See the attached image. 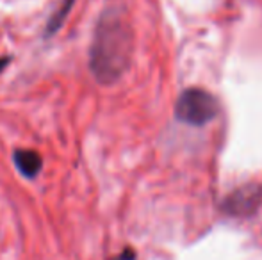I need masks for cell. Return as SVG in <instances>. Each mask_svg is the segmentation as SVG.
I'll return each mask as SVG.
<instances>
[{
	"mask_svg": "<svg viewBox=\"0 0 262 260\" xmlns=\"http://www.w3.org/2000/svg\"><path fill=\"white\" fill-rule=\"evenodd\" d=\"M132 29L125 13L107 7L98 18L90 49V69L102 86L118 82L132 59Z\"/></svg>",
	"mask_w": 262,
	"mask_h": 260,
	"instance_id": "obj_1",
	"label": "cell"
},
{
	"mask_svg": "<svg viewBox=\"0 0 262 260\" xmlns=\"http://www.w3.org/2000/svg\"><path fill=\"white\" fill-rule=\"evenodd\" d=\"M220 112L217 100L205 89L189 87L179 97L175 104L177 120L194 127H204L212 122Z\"/></svg>",
	"mask_w": 262,
	"mask_h": 260,
	"instance_id": "obj_2",
	"label": "cell"
},
{
	"mask_svg": "<svg viewBox=\"0 0 262 260\" xmlns=\"http://www.w3.org/2000/svg\"><path fill=\"white\" fill-rule=\"evenodd\" d=\"M262 203V187L260 185H243L230 193L223 201V210L235 218H245L259 208Z\"/></svg>",
	"mask_w": 262,
	"mask_h": 260,
	"instance_id": "obj_3",
	"label": "cell"
},
{
	"mask_svg": "<svg viewBox=\"0 0 262 260\" xmlns=\"http://www.w3.org/2000/svg\"><path fill=\"white\" fill-rule=\"evenodd\" d=\"M13 162L16 166V170L27 178H34L43 168L41 155L38 152H34V150H25V148L14 150Z\"/></svg>",
	"mask_w": 262,
	"mask_h": 260,
	"instance_id": "obj_4",
	"label": "cell"
},
{
	"mask_svg": "<svg viewBox=\"0 0 262 260\" xmlns=\"http://www.w3.org/2000/svg\"><path fill=\"white\" fill-rule=\"evenodd\" d=\"M72 7H73V0H64V2L61 4V7H59L52 16H50L49 23H47V27H45V34L47 36H52V34L57 32V29L64 23L66 16H68V13L72 11Z\"/></svg>",
	"mask_w": 262,
	"mask_h": 260,
	"instance_id": "obj_5",
	"label": "cell"
},
{
	"mask_svg": "<svg viewBox=\"0 0 262 260\" xmlns=\"http://www.w3.org/2000/svg\"><path fill=\"white\" fill-rule=\"evenodd\" d=\"M11 63V57H0V73H2L4 72V69H6L7 68V64H9Z\"/></svg>",
	"mask_w": 262,
	"mask_h": 260,
	"instance_id": "obj_6",
	"label": "cell"
},
{
	"mask_svg": "<svg viewBox=\"0 0 262 260\" xmlns=\"http://www.w3.org/2000/svg\"><path fill=\"white\" fill-rule=\"evenodd\" d=\"M134 257H136L134 251H132V250H125L123 255H121V260H134Z\"/></svg>",
	"mask_w": 262,
	"mask_h": 260,
	"instance_id": "obj_7",
	"label": "cell"
}]
</instances>
